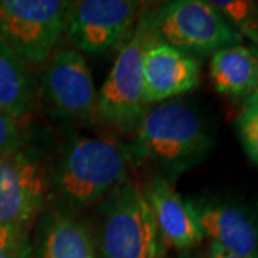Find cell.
<instances>
[{"label":"cell","instance_id":"cell-1","mask_svg":"<svg viewBox=\"0 0 258 258\" xmlns=\"http://www.w3.org/2000/svg\"><path fill=\"white\" fill-rule=\"evenodd\" d=\"M211 147V134L200 111L175 98L141 115L129 151L132 165L151 166L158 176L169 179L201 164Z\"/></svg>","mask_w":258,"mask_h":258},{"label":"cell","instance_id":"cell-2","mask_svg":"<svg viewBox=\"0 0 258 258\" xmlns=\"http://www.w3.org/2000/svg\"><path fill=\"white\" fill-rule=\"evenodd\" d=\"M132 157L115 137H78L64 147L50 179L62 208L82 210L102 203L129 178Z\"/></svg>","mask_w":258,"mask_h":258},{"label":"cell","instance_id":"cell-3","mask_svg":"<svg viewBox=\"0 0 258 258\" xmlns=\"http://www.w3.org/2000/svg\"><path fill=\"white\" fill-rule=\"evenodd\" d=\"M98 258H164L165 245L144 186L128 179L98 207Z\"/></svg>","mask_w":258,"mask_h":258},{"label":"cell","instance_id":"cell-4","mask_svg":"<svg viewBox=\"0 0 258 258\" xmlns=\"http://www.w3.org/2000/svg\"><path fill=\"white\" fill-rule=\"evenodd\" d=\"M158 39L155 9L139 15L120 45L118 56L96 99V113L116 126L137 123L147 111L144 101V62L149 46Z\"/></svg>","mask_w":258,"mask_h":258},{"label":"cell","instance_id":"cell-5","mask_svg":"<svg viewBox=\"0 0 258 258\" xmlns=\"http://www.w3.org/2000/svg\"><path fill=\"white\" fill-rule=\"evenodd\" d=\"M71 3L0 0V37L26 63H45L64 36Z\"/></svg>","mask_w":258,"mask_h":258},{"label":"cell","instance_id":"cell-6","mask_svg":"<svg viewBox=\"0 0 258 258\" xmlns=\"http://www.w3.org/2000/svg\"><path fill=\"white\" fill-rule=\"evenodd\" d=\"M158 37L186 55L242 45L241 35L208 0H175L155 9Z\"/></svg>","mask_w":258,"mask_h":258},{"label":"cell","instance_id":"cell-7","mask_svg":"<svg viewBox=\"0 0 258 258\" xmlns=\"http://www.w3.org/2000/svg\"><path fill=\"white\" fill-rule=\"evenodd\" d=\"M142 9L137 0L72 2L64 37L82 55H103L123 43Z\"/></svg>","mask_w":258,"mask_h":258},{"label":"cell","instance_id":"cell-8","mask_svg":"<svg viewBox=\"0 0 258 258\" xmlns=\"http://www.w3.org/2000/svg\"><path fill=\"white\" fill-rule=\"evenodd\" d=\"M49 191L45 166L26 147L0 157V225L30 231L45 210Z\"/></svg>","mask_w":258,"mask_h":258},{"label":"cell","instance_id":"cell-9","mask_svg":"<svg viewBox=\"0 0 258 258\" xmlns=\"http://www.w3.org/2000/svg\"><path fill=\"white\" fill-rule=\"evenodd\" d=\"M42 95L59 118L88 119L96 113L98 92L82 53L68 47L50 55L42 75Z\"/></svg>","mask_w":258,"mask_h":258},{"label":"cell","instance_id":"cell-10","mask_svg":"<svg viewBox=\"0 0 258 258\" xmlns=\"http://www.w3.org/2000/svg\"><path fill=\"white\" fill-rule=\"evenodd\" d=\"M204 237L240 258H258V214L245 204L225 200L192 201Z\"/></svg>","mask_w":258,"mask_h":258},{"label":"cell","instance_id":"cell-11","mask_svg":"<svg viewBox=\"0 0 258 258\" xmlns=\"http://www.w3.org/2000/svg\"><path fill=\"white\" fill-rule=\"evenodd\" d=\"M200 81V63L194 56L169 46L159 37L147 50L144 62V101L147 106L191 92Z\"/></svg>","mask_w":258,"mask_h":258},{"label":"cell","instance_id":"cell-12","mask_svg":"<svg viewBox=\"0 0 258 258\" xmlns=\"http://www.w3.org/2000/svg\"><path fill=\"white\" fill-rule=\"evenodd\" d=\"M144 191L165 247L186 251L204 240L192 201L185 200L169 179L155 175Z\"/></svg>","mask_w":258,"mask_h":258},{"label":"cell","instance_id":"cell-13","mask_svg":"<svg viewBox=\"0 0 258 258\" xmlns=\"http://www.w3.org/2000/svg\"><path fill=\"white\" fill-rule=\"evenodd\" d=\"M32 247L33 258H98L89 224L62 207L42 215Z\"/></svg>","mask_w":258,"mask_h":258},{"label":"cell","instance_id":"cell-14","mask_svg":"<svg viewBox=\"0 0 258 258\" xmlns=\"http://www.w3.org/2000/svg\"><path fill=\"white\" fill-rule=\"evenodd\" d=\"M210 75L217 92L247 99L258 86V53L237 45L212 53Z\"/></svg>","mask_w":258,"mask_h":258},{"label":"cell","instance_id":"cell-15","mask_svg":"<svg viewBox=\"0 0 258 258\" xmlns=\"http://www.w3.org/2000/svg\"><path fill=\"white\" fill-rule=\"evenodd\" d=\"M28 64L0 37V111L20 120L33 109L36 99Z\"/></svg>","mask_w":258,"mask_h":258},{"label":"cell","instance_id":"cell-16","mask_svg":"<svg viewBox=\"0 0 258 258\" xmlns=\"http://www.w3.org/2000/svg\"><path fill=\"white\" fill-rule=\"evenodd\" d=\"M235 29L241 37H247L258 50V3L249 0H208Z\"/></svg>","mask_w":258,"mask_h":258},{"label":"cell","instance_id":"cell-17","mask_svg":"<svg viewBox=\"0 0 258 258\" xmlns=\"http://www.w3.org/2000/svg\"><path fill=\"white\" fill-rule=\"evenodd\" d=\"M235 129L245 155L258 165V103L242 106L235 119Z\"/></svg>","mask_w":258,"mask_h":258},{"label":"cell","instance_id":"cell-18","mask_svg":"<svg viewBox=\"0 0 258 258\" xmlns=\"http://www.w3.org/2000/svg\"><path fill=\"white\" fill-rule=\"evenodd\" d=\"M0 258H33L30 231L0 225Z\"/></svg>","mask_w":258,"mask_h":258},{"label":"cell","instance_id":"cell-19","mask_svg":"<svg viewBox=\"0 0 258 258\" xmlns=\"http://www.w3.org/2000/svg\"><path fill=\"white\" fill-rule=\"evenodd\" d=\"M26 144V131L22 120L0 111V157L23 149Z\"/></svg>","mask_w":258,"mask_h":258},{"label":"cell","instance_id":"cell-20","mask_svg":"<svg viewBox=\"0 0 258 258\" xmlns=\"http://www.w3.org/2000/svg\"><path fill=\"white\" fill-rule=\"evenodd\" d=\"M208 258H240L237 255H232L230 252L224 251L221 247H218L217 244L211 242L210 244V248H208Z\"/></svg>","mask_w":258,"mask_h":258},{"label":"cell","instance_id":"cell-21","mask_svg":"<svg viewBox=\"0 0 258 258\" xmlns=\"http://www.w3.org/2000/svg\"><path fill=\"white\" fill-rule=\"evenodd\" d=\"M258 53V50H257ZM251 103H258V86L252 95H249L247 99H244V105H251Z\"/></svg>","mask_w":258,"mask_h":258}]
</instances>
